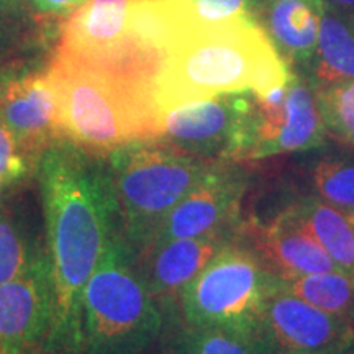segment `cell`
<instances>
[{"label": "cell", "instance_id": "cell-1", "mask_svg": "<svg viewBox=\"0 0 354 354\" xmlns=\"http://www.w3.org/2000/svg\"><path fill=\"white\" fill-rule=\"evenodd\" d=\"M55 317L41 354L81 353L84 290L117 232L102 153L56 140L37 167Z\"/></svg>", "mask_w": 354, "mask_h": 354}, {"label": "cell", "instance_id": "cell-2", "mask_svg": "<svg viewBox=\"0 0 354 354\" xmlns=\"http://www.w3.org/2000/svg\"><path fill=\"white\" fill-rule=\"evenodd\" d=\"M290 71L256 20L192 24L172 39L153 81L159 113L234 92L264 97L286 86Z\"/></svg>", "mask_w": 354, "mask_h": 354}, {"label": "cell", "instance_id": "cell-3", "mask_svg": "<svg viewBox=\"0 0 354 354\" xmlns=\"http://www.w3.org/2000/svg\"><path fill=\"white\" fill-rule=\"evenodd\" d=\"M55 87L61 138L94 153L156 140L162 117L153 82L91 68L57 56L46 71Z\"/></svg>", "mask_w": 354, "mask_h": 354}, {"label": "cell", "instance_id": "cell-4", "mask_svg": "<svg viewBox=\"0 0 354 354\" xmlns=\"http://www.w3.org/2000/svg\"><path fill=\"white\" fill-rule=\"evenodd\" d=\"M117 234L138 256L167 214L198 183L212 161L161 140L133 141L102 153Z\"/></svg>", "mask_w": 354, "mask_h": 354}, {"label": "cell", "instance_id": "cell-5", "mask_svg": "<svg viewBox=\"0 0 354 354\" xmlns=\"http://www.w3.org/2000/svg\"><path fill=\"white\" fill-rule=\"evenodd\" d=\"M165 330L166 313L145 286L136 254L115 232L84 290L79 354H148Z\"/></svg>", "mask_w": 354, "mask_h": 354}, {"label": "cell", "instance_id": "cell-6", "mask_svg": "<svg viewBox=\"0 0 354 354\" xmlns=\"http://www.w3.org/2000/svg\"><path fill=\"white\" fill-rule=\"evenodd\" d=\"M277 284L279 277L238 238L183 290L177 304L180 323L261 336L259 323L266 300Z\"/></svg>", "mask_w": 354, "mask_h": 354}, {"label": "cell", "instance_id": "cell-7", "mask_svg": "<svg viewBox=\"0 0 354 354\" xmlns=\"http://www.w3.org/2000/svg\"><path fill=\"white\" fill-rule=\"evenodd\" d=\"M131 0H86L69 17L57 56L91 68L154 81L161 56L128 30Z\"/></svg>", "mask_w": 354, "mask_h": 354}, {"label": "cell", "instance_id": "cell-8", "mask_svg": "<svg viewBox=\"0 0 354 354\" xmlns=\"http://www.w3.org/2000/svg\"><path fill=\"white\" fill-rule=\"evenodd\" d=\"M254 102L246 91L185 104L165 115L158 140L205 161H250Z\"/></svg>", "mask_w": 354, "mask_h": 354}, {"label": "cell", "instance_id": "cell-9", "mask_svg": "<svg viewBox=\"0 0 354 354\" xmlns=\"http://www.w3.org/2000/svg\"><path fill=\"white\" fill-rule=\"evenodd\" d=\"M248 187L250 172L246 169L236 162H214L167 214L143 251L180 238H196L216 230L238 228Z\"/></svg>", "mask_w": 354, "mask_h": 354}, {"label": "cell", "instance_id": "cell-10", "mask_svg": "<svg viewBox=\"0 0 354 354\" xmlns=\"http://www.w3.org/2000/svg\"><path fill=\"white\" fill-rule=\"evenodd\" d=\"M259 330L268 354H330L354 338L348 318L304 302L281 282L266 300Z\"/></svg>", "mask_w": 354, "mask_h": 354}, {"label": "cell", "instance_id": "cell-11", "mask_svg": "<svg viewBox=\"0 0 354 354\" xmlns=\"http://www.w3.org/2000/svg\"><path fill=\"white\" fill-rule=\"evenodd\" d=\"M55 317L50 258L0 284V351L41 354Z\"/></svg>", "mask_w": 354, "mask_h": 354}, {"label": "cell", "instance_id": "cell-12", "mask_svg": "<svg viewBox=\"0 0 354 354\" xmlns=\"http://www.w3.org/2000/svg\"><path fill=\"white\" fill-rule=\"evenodd\" d=\"M240 227L225 228L196 238H180L136 256V268L149 294L162 312L177 310L183 290L216 254L238 240Z\"/></svg>", "mask_w": 354, "mask_h": 354}, {"label": "cell", "instance_id": "cell-13", "mask_svg": "<svg viewBox=\"0 0 354 354\" xmlns=\"http://www.w3.org/2000/svg\"><path fill=\"white\" fill-rule=\"evenodd\" d=\"M238 238L279 279L342 271L320 243L282 212L268 220L241 221Z\"/></svg>", "mask_w": 354, "mask_h": 354}, {"label": "cell", "instance_id": "cell-14", "mask_svg": "<svg viewBox=\"0 0 354 354\" xmlns=\"http://www.w3.org/2000/svg\"><path fill=\"white\" fill-rule=\"evenodd\" d=\"M0 123L15 136L28 161H38L53 141L61 140L56 94L48 73H30L8 82L0 105Z\"/></svg>", "mask_w": 354, "mask_h": 354}, {"label": "cell", "instance_id": "cell-15", "mask_svg": "<svg viewBox=\"0 0 354 354\" xmlns=\"http://www.w3.org/2000/svg\"><path fill=\"white\" fill-rule=\"evenodd\" d=\"M48 258L43 210L32 198L0 201V284L21 276Z\"/></svg>", "mask_w": 354, "mask_h": 354}, {"label": "cell", "instance_id": "cell-16", "mask_svg": "<svg viewBox=\"0 0 354 354\" xmlns=\"http://www.w3.org/2000/svg\"><path fill=\"white\" fill-rule=\"evenodd\" d=\"M264 32L286 61L308 66L320 37L323 0H281L264 7Z\"/></svg>", "mask_w": 354, "mask_h": 354}, {"label": "cell", "instance_id": "cell-17", "mask_svg": "<svg viewBox=\"0 0 354 354\" xmlns=\"http://www.w3.org/2000/svg\"><path fill=\"white\" fill-rule=\"evenodd\" d=\"M279 212L312 234L342 271L354 274V223L346 214L312 194L290 198Z\"/></svg>", "mask_w": 354, "mask_h": 354}, {"label": "cell", "instance_id": "cell-18", "mask_svg": "<svg viewBox=\"0 0 354 354\" xmlns=\"http://www.w3.org/2000/svg\"><path fill=\"white\" fill-rule=\"evenodd\" d=\"M325 135L326 128L312 86L290 74L286 84V125L277 141L276 156L318 148L325 143Z\"/></svg>", "mask_w": 354, "mask_h": 354}, {"label": "cell", "instance_id": "cell-19", "mask_svg": "<svg viewBox=\"0 0 354 354\" xmlns=\"http://www.w3.org/2000/svg\"><path fill=\"white\" fill-rule=\"evenodd\" d=\"M318 87L354 79V24L326 8L322 17L315 55L308 63Z\"/></svg>", "mask_w": 354, "mask_h": 354}, {"label": "cell", "instance_id": "cell-20", "mask_svg": "<svg viewBox=\"0 0 354 354\" xmlns=\"http://www.w3.org/2000/svg\"><path fill=\"white\" fill-rule=\"evenodd\" d=\"M169 354H268L259 335L180 323L169 339Z\"/></svg>", "mask_w": 354, "mask_h": 354}, {"label": "cell", "instance_id": "cell-21", "mask_svg": "<svg viewBox=\"0 0 354 354\" xmlns=\"http://www.w3.org/2000/svg\"><path fill=\"white\" fill-rule=\"evenodd\" d=\"M289 294L313 307L348 318L354 304V274L344 271L307 274L294 279H279Z\"/></svg>", "mask_w": 354, "mask_h": 354}, {"label": "cell", "instance_id": "cell-22", "mask_svg": "<svg viewBox=\"0 0 354 354\" xmlns=\"http://www.w3.org/2000/svg\"><path fill=\"white\" fill-rule=\"evenodd\" d=\"M313 192L354 223V154H325L308 166Z\"/></svg>", "mask_w": 354, "mask_h": 354}, {"label": "cell", "instance_id": "cell-23", "mask_svg": "<svg viewBox=\"0 0 354 354\" xmlns=\"http://www.w3.org/2000/svg\"><path fill=\"white\" fill-rule=\"evenodd\" d=\"M317 104L326 131L354 148V79L318 87Z\"/></svg>", "mask_w": 354, "mask_h": 354}, {"label": "cell", "instance_id": "cell-24", "mask_svg": "<svg viewBox=\"0 0 354 354\" xmlns=\"http://www.w3.org/2000/svg\"><path fill=\"white\" fill-rule=\"evenodd\" d=\"M190 24L218 25L228 21L256 20L259 0H187Z\"/></svg>", "mask_w": 354, "mask_h": 354}, {"label": "cell", "instance_id": "cell-25", "mask_svg": "<svg viewBox=\"0 0 354 354\" xmlns=\"http://www.w3.org/2000/svg\"><path fill=\"white\" fill-rule=\"evenodd\" d=\"M28 162L15 136L0 123V180L6 185L17 184L30 172Z\"/></svg>", "mask_w": 354, "mask_h": 354}, {"label": "cell", "instance_id": "cell-26", "mask_svg": "<svg viewBox=\"0 0 354 354\" xmlns=\"http://www.w3.org/2000/svg\"><path fill=\"white\" fill-rule=\"evenodd\" d=\"M86 0H30V3L41 13H66L76 10Z\"/></svg>", "mask_w": 354, "mask_h": 354}, {"label": "cell", "instance_id": "cell-27", "mask_svg": "<svg viewBox=\"0 0 354 354\" xmlns=\"http://www.w3.org/2000/svg\"><path fill=\"white\" fill-rule=\"evenodd\" d=\"M331 6L339 8L344 13H351L353 19H349L354 24V0H330Z\"/></svg>", "mask_w": 354, "mask_h": 354}, {"label": "cell", "instance_id": "cell-28", "mask_svg": "<svg viewBox=\"0 0 354 354\" xmlns=\"http://www.w3.org/2000/svg\"><path fill=\"white\" fill-rule=\"evenodd\" d=\"M12 79H13V77L8 76L6 71H0V105H2L3 94H6V88H7L8 82H10Z\"/></svg>", "mask_w": 354, "mask_h": 354}, {"label": "cell", "instance_id": "cell-29", "mask_svg": "<svg viewBox=\"0 0 354 354\" xmlns=\"http://www.w3.org/2000/svg\"><path fill=\"white\" fill-rule=\"evenodd\" d=\"M330 354H354V338H351L348 343H344L343 346L335 349V351Z\"/></svg>", "mask_w": 354, "mask_h": 354}, {"label": "cell", "instance_id": "cell-30", "mask_svg": "<svg viewBox=\"0 0 354 354\" xmlns=\"http://www.w3.org/2000/svg\"><path fill=\"white\" fill-rule=\"evenodd\" d=\"M17 3V0H0V8H12Z\"/></svg>", "mask_w": 354, "mask_h": 354}, {"label": "cell", "instance_id": "cell-31", "mask_svg": "<svg viewBox=\"0 0 354 354\" xmlns=\"http://www.w3.org/2000/svg\"><path fill=\"white\" fill-rule=\"evenodd\" d=\"M274 2H281V0H259V6H261V12H263L264 7L271 6ZM315 2H320V0H315Z\"/></svg>", "mask_w": 354, "mask_h": 354}, {"label": "cell", "instance_id": "cell-32", "mask_svg": "<svg viewBox=\"0 0 354 354\" xmlns=\"http://www.w3.org/2000/svg\"><path fill=\"white\" fill-rule=\"evenodd\" d=\"M348 322H349V325H351V328L354 331V304L351 307V312H349V315H348Z\"/></svg>", "mask_w": 354, "mask_h": 354}, {"label": "cell", "instance_id": "cell-33", "mask_svg": "<svg viewBox=\"0 0 354 354\" xmlns=\"http://www.w3.org/2000/svg\"><path fill=\"white\" fill-rule=\"evenodd\" d=\"M3 187H6V184L2 183V180H0V194H2V190H3Z\"/></svg>", "mask_w": 354, "mask_h": 354}, {"label": "cell", "instance_id": "cell-34", "mask_svg": "<svg viewBox=\"0 0 354 354\" xmlns=\"http://www.w3.org/2000/svg\"><path fill=\"white\" fill-rule=\"evenodd\" d=\"M0 354H21V353H10V351H0Z\"/></svg>", "mask_w": 354, "mask_h": 354}]
</instances>
